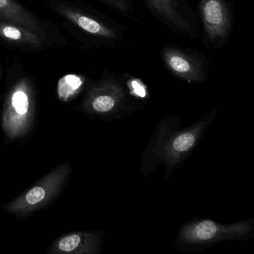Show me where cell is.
I'll return each instance as SVG.
<instances>
[{
  "instance_id": "2",
  "label": "cell",
  "mask_w": 254,
  "mask_h": 254,
  "mask_svg": "<svg viewBox=\"0 0 254 254\" xmlns=\"http://www.w3.org/2000/svg\"><path fill=\"white\" fill-rule=\"evenodd\" d=\"M70 172L71 166L68 162L59 165L20 197L5 205L2 209L17 217H24L44 207L63 190Z\"/></svg>"
},
{
  "instance_id": "12",
  "label": "cell",
  "mask_w": 254,
  "mask_h": 254,
  "mask_svg": "<svg viewBox=\"0 0 254 254\" xmlns=\"http://www.w3.org/2000/svg\"><path fill=\"white\" fill-rule=\"evenodd\" d=\"M218 233V227L212 221L206 220L198 223L193 230V236L197 240L208 241Z\"/></svg>"
},
{
  "instance_id": "1",
  "label": "cell",
  "mask_w": 254,
  "mask_h": 254,
  "mask_svg": "<svg viewBox=\"0 0 254 254\" xmlns=\"http://www.w3.org/2000/svg\"><path fill=\"white\" fill-rule=\"evenodd\" d=\"M35 114V94L27 78L20 79L5 98L2 127L10 139L23 137L30 130Z\"/></svg>"
},
{
  "instance_id": "15",
  "label": "cell",
  "mask_w": 254,
  "mask_h": 254,
  "mask_svg": "<svg viewBox=\"0 0 254 254\" xmlns=\"http://www.w3.org/2000/svg\"><path fill=\"white\" fill-rule=\"evenodd\" d=\"M132 86H133V90L135 93L139 96H145V89L142 87L139 83L137 81H134L132 82Z\"/></svg>"
},
{
  "instance_id": "7",
  "label": "cell",
  "mask_w": 254,
  "mask_h": 254,
  "mask_svg": "<svg viewBox=\"0 0 254 254\" xmlns=\"http://www.w3.org/2000/svg\"><path fill=\"white\" fill-rule=\"evenodd\" d=\"M96 250V239L90 233H72L59 238L52 245L53 254H92Z\"/></svg>"
},
{
  "instance_id": "4",
  "label": "cell",
  "mask_w": 254,
  "mask_h": 254,
  "mask_svg": "<svg viewBox=\"0 0 254 254\" xmlns=\"http://www.w3.org/2000/svg\"><path fill=\"white\" fill-rule=\"evenodd\" d=\"M163 58L168 69L180 78L195 81L204 78L203 64L189 53L170 47L163 50Z\"/></svg>"
},
{
  "instance_id": "14",
  "label": "cell",
  "mask_w": 254,
  "mask_h": 254,
  "mask_svg": "<svg viewBox=\"0 0 254 254\" xmlns=\"http://www.w3.org/2000/svg\"><path fill=\"white\" fill-rule=\"evenodd\" d=\"M105 3L117 10L123 14H128L130 11V6L126 0H103Z\"/></svg>"
},
{
  "instance_id": "9",
  "label": "cell",
  "mask_w": 254,
  "mask_h": 254,
  "mask_svg": "<svg viewBox=\"0 0 254 254\" xmlns=\"http://www.w3.org/2000/svg\"><path fill=\"white\" fill-rule=\"evenodd\" d=\"M0 37L8 41L38 47L43 42V38L38 34L8 22L0 23Z\"/></svg>"
},
{
  "instance_id": "10",
  "label": "cell",
  "mask_w": 254,
  "mask_h": 254,
  "mask_svg": "<svg viewBox=\"0 0 254 254\" xmlns=\"http://www.w3.org/2000/svg\"><path fill=\"white\" fill-rule=\"evenodd\" d=\"M84 78L81 75L69 74L62 77L58 84V96L62 102H68L76 96L83 84Z\"/></svg>"
},
{
  "instance_id": "6",
  "label": "cell",
  "mask_w": 254,
  "mask_h": 254,
  "mask_svg": "<svg viewBox=\"0 0 254 254\" xmlns=\"http://www.w3.org/2000/svg\"><path fill=\"white\" fill-rule=\"evenodd\" d=\"M0 19L26 28L45 38V32L35 17L14 0H0Z\"/></svg>"
},
{
  "instance_id": "11",
  "label": "cell",
  "mask_w": 254,
  "mask_h": 254,
  "mask_svg": "<svg viewBox=\"0 0 254 254\" xmlns=\"http://www.w3.org/2000/svg\"><path fill=\"white\" fill-rule=\"evenodd\" d=\"M115 86H111L110 91H106L107 84H104L102 88L93 92L90 98V106L96 112L105 113L111 111L115 106L116 99L114 93H117Z\"/></svg>"
},
{
  "instance_id": "3",
  "label": "cell",
  "mask_w": 254,
  "mask_h": 254,
  "mask_svg": "<svg viewBox=\"0 0 254 254\" xmlns=\"http://www.w3.org/2000/svg\"><path fill=\"white\" fill-rule=\"evenodd\" d=\"M199 8L206 42L213 47H222L231 30L230 7L224 0H200Z\"/></svg>"
},
{
  "instance_id": "8",
  "label": "cell",
  "mask_w": 254,
  "mask_h": 254,
  "mask_svg": "<svg viewBox=\"0 0 254 254\" xmlns=\"http://www.w3.org/2000/svg\"><path fill=\"white\" fill-rule=\"evenodd\" d=\"M56 10L86 32L107 39H118V35L115 31L95 19L64 6L57 7Z\"/></svg>"
},
{
  "instance_id": "13",
  "label": "cell",
  "mask_w": 254,
  "mask_h": 254,
  "mask_svg": "<svg viewBox=\"0 0 254 254\" xmlns=\"http://www.w3.org/2000/svg\"><path fill=\"white\" fill-rule=\"evenodd\" d=\"M195 137L191 133H186L180 135L173 142V148L178 152H185L193 146Z\"/></svg>"
},
{
  "instance_id": "5",
  "label": "cell",
  "mask_w": 254,
  "mask_h": 254,
  "mask_svg": "<svg viewBox=\"0 0 254 254\" xmlns=\"http://www.w3.org/2000/svg\"><path fill=\"white\" fill-rule=\"evenodd\" d=\"M146 2L150 9L172 30L183 35L190 33V24L181 14L176 0H146Z\"/></svg>"
}]
</instances>
